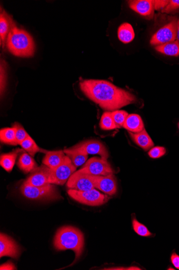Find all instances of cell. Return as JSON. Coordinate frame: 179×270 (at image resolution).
Returning <instances> with one entry per match:
<instances>
[{
    "label": "cell",
    "instance_id": "cell-1",
    "mask_svg": "<svg viewBox=\"0 0 179 270\" xmlns=\"http://www.w3.org/2000/svg\"><path fill=\"white\" fill-rule=\"evenodd\" d=\"M80 88L86 97L106 111H116L138 101L130 92L104 80H83Z\"/></svg>",
    "mask_w": 179,
    "mask_h": 270
},
{
    "label": "cell",
    "instance_id": "cell-2",
    "mask_svg": "<svg viewBox=\"0 0 179 270\" xmlns=\"http://www.w3.org/2000/svg\"><path fill=\"white\" fill-rule=\"evenodd\" d=\"M5 46L11 54L19 58H31L35 51V43L31 35L18 28L15 23L12 25Z\"/></svg>",
    "mask_w": 179,
    "mask_h": 270
},
{
    "label": "cell",
    "instance_id": "cell-3",
    "mask_svg": "<svg viewBox=\"0 0 179 270\" xmlns=\"http://www.w3.org/2000/svg\"><path fill=\"white\" fill-rule=\"evenodd\" d=\"M54 246L58 251L73 250L75 253L74 263L80 258L84 250V234L75 227L62 226L56 232Z\"/></svg>",
    "mask_w": 179,
    "mask_h": 270
},
{
    "label": "cell",
    "instance_id": "cell-4",
    "mask_svg": "<svg viewBox=\"0 0 179 270\" xmlns=\"http://www.w3.org/2000/svg\"><path fill=\"white\" fill-rule=\"evenodd\" d=\"M20 190L21 194L32 200L52 201L58 200L61 197L58 189L51 183L41 187L27 186L23 184Z\"/></svg>",
    "mask_w": 179,
    "mask_h": 270
},
{
    "label": "cell",
    "instance_id": "cell-5",
    "mask_svg": "<svg viewBox=\"0 0 179 270\" xmlns=\"http://www.w3.org/2000/svg\"><path fill=\"white\" fill-rule=\"evenodd\" d=\"M68 195L75 201L90 206H99L106 203L110 197L103 194L95 189L81 191L74 189L68 190Z\"/></svg>",
    "mask_w": 179,
    "mask_h": 270
},
{
    "label": "cell",
    "instance_id": "cell-6",
    "mask_svg": "<svg viewBox=\"0 0 179 270\" xmlns=\"http://www.w3.org/2000/svg\"><path fill=\"white\" fill-rule=\"evenodd\" d=\"M76 168L66 156L65 160L60 166L54 169H51L49 177L50 183L63 185L75 173Z\"/></svg>",
    "mask_w": 179,
    "mask_h": 270
},
{
    "label": "cell",
    "instance_id": "cell-7",
    "mask_svg": "<svg viewBox=\"0 0 179 270\" xmlns=\"http://www.w3.org/2000/svg\"><path fill=\"white\" fill-rule=\"evenodd\" d=\"M178 20L176 18L172 20L170 22L161 28L154 34L150 44L152 46H160L173 42L177 40V29Z\"/></svg>",
    "mask_w": 179,
    "mask_h": 270
},
{
    "label": "cell",
    "instance_id": "cell-8",
    "mask_svg": "<svg viewBox=\"0 0 179 270\" xmlns=\"http://www.w3.org/2000/svg\"><path fill=\"white\" fill-rule=\"evenodd\" d=\"M96 175L81 173H73L67 183L68 188L78 191H85L95 188Z\"/></svg>",
    "mask_w": 179,
    "mask_h": 270
},
{
    "label": "cell",
    "instance_id": "cell-9",
    "mask_svg": "<svg viewBox=\"0 0 179 270\" xmlns=\"http://www.w3.org/2000/svg\"><path fill=\"white\" fill-rule=\"evenodd\" d=\"M78 171L96 176H106L113 173L108 161L97 157L90 159Z\"/></svg>",
    "mask_w": 179,
    "mask_h": 270
},
{
    "label": "cell",
    "instance_id": "cell-10",
    "mask_svg": "<svg viewBox=\"0 0 179 270\" xmlns=\"http://www.w3.org/2000/svg\"><path fill=\"white\" fill-rule=\"evenodd\" d=\"M51 169L46 165H41L34 169L30 176L23 183L27 186L41 187L50 184L49 177Z\"/></svg>",
    "mask_w": 179,
    "mask_h": 270
},
{
    "label": "cell",
    "instance_id": "cell-11",
    "mask_svg": "<svg viewBox=\"0 0 179 270\" xmlns=\"http://www.w3.org/2000/svg\"><path fill=\"white\" fill-rule=\"evenodd\" d=\"M76 148L87 154H98L101 158L107 160L109 154L106 147L101 142L96 140L84 141L75 146Z\"/></svg>",
    "mask_w": 179,
    "mask_h": 270
},
{
    "label": "cell",
    "instance_id": "cell-12",
    "mask_svg": "<svg viewBox=\"0 0 179 270\" xmlns=\"http://www.w3.org/2000/svg\"><path fill=\"white\" fill-rule=\"evenodd\" d=\"M20 254L19 246L16 241L6 234H0V257H10L18 259Z\"/></svg>",
    "mask_w": 179,
    "mask_h": 270
},
{
    "label": "cell",
    "instance_id": "cell-13",
    "mask_svg": "<svg viewBox=\"0 0 179 270\" xmlns=\"http://www.w3.org/2000/svg\"><path fill=\"white\" fill-rule=\"evenodd\" d=\"M95 188L110 196L115 194L117 191L115 176L113 173L106 176H96Z\"/></svg>",
    "mask_w": 179,
    "mask_h": 270
},
{
    "label": "cell",
    "instance_id": "cell-14",
    "mask_svg": "<svg viewBox=\"0 0 179 270\" xmlns=\"http://www.w3.org/2000/svg\"><path fill=\"white\" fill-rule=\"evenodd\" d=\"M129 6L141 16L152 19L154 14V6L152 0H132L128 2Z\"/></svg>",
    "mask_w": 179,
    "mask_h": 270
},
{
    "label": "cell",
    "instance_id": "cell-15",
    "mask_svg": "<svg viewBox=\"0 0 179 270\" xmlns=\"http://www.w3.org/2000/svg\"><path fill=\"white\" fill-rule=\"evenodd\" d=\"M129 134L134 143L145 151L150 150L154 146L152 139L145 129L139 133H134L129 132Z\"/></svg>",
    "mask_w": 179,
    "mask_h": 270
},
{
    "label": "cell",
    "instance_id": "cell-16",
    "mask_svg": "<svg viewBox=\"0 0 179 270\" xmlns=\"http://www.w3.org/2000/svg\"><path fill=\"white\" fill-rule=\"evenodd\" d=\"M66 157L64 151H48L42 160V163L49 168L54 169L60 166Z\"/></svg>",
    "mask_w": 179,
    "mask_h": 270
},
{
    "label": "cell",
    "instance_id": "cell-17",
    "mask_svg": "<svg viewBox=\"0 0 179 270\" xmlns=\"http://www.w3.org/2000/svg\"><path fill=\"white\" fill-rule=\"evenodd\" d=\"M123 127L132 133H139L145 129L141 116L137 114L129 115L125 121Z\"/></svg>",
    "mask_w": 179,
    "mask_h": 270
},
{
    "label": "cell",
    "instance_id": "cell-18",
    "mask_svg": "<svg viewBox=\"0 0 179 270\" xmlns=\"http://www.w3.org/2000/svg\"><path fill=\"white\" fill-rule=\"evenodd\" d=\"M13 21L4 11H2L0 15V38L1 45L4 47L7 37L11 30Z\"/></svg>",
    "mask_w": 179,
    "mask_h": 270
},
{
    "label": "cell",
    "instance_id": "cell-19",
    "mask_svg": "<svg viewBox=\"0 0 179 270\" xmlns=\"http://www.w3.org/2000/svg\"><path fill=\"white\" fill-rule=\"evenodd\" d=\"M63 151L76 167L84 165L88 158V154L78 150L75 146L65 149Z\"/></svg>",
    "mask_w": 179,
    "mask_h": 270
},
{
    "label": "cell",
    "instance_id": "cell-20",
    "mask_svg": "<svg viewBox=\"0 0 179 270\" xmlns=\"http://www.w3.org/2000/svg\"><path fill=\"white\" fill-rule=\"evenodd\" d=\"M17 165L21 171L25 174L32 173L38 167L37 163L33 159L32 156L25 152H23L19 156Z\"/></svg>",
    "mask_w": 179,
    "mask_h": 270
},
{
    "label": "cell",
    "instance_id": "cell-21",
    "mask_svg": "<svg viewBox=\"0 0 179 270\" xmlns=\"http://www.w3.org/2000/svg\"><path fill=\"white\" fill-rule=\"evenodd\" d=\"M119 40L125 44L131 42L135 38V33L132 25L128 23L122 24L118 28Z\"/></svg>",
    "mask_w": 179,
    "mask_h": 270
},
{
    "label": "cell",
    "instance_id": "cell-22",
    "mask_svg": "<svg viewBox=\"0 0 179 270\" xmlns=\"http://www.w3.org/2000/svg\"><path fill=\"white\" fill-rule=\"evenodd\" d=\"M20 152H22V150L18 149V150L12 152L1 155V159H0V165L6 172H10L11 171L15 164L17 156Z\"/></svg>",
    "mask_w": 179,
    "mask_h": 270
},
{
    "label": "cell",
    "instance_id": "cell-23",
    "mask_svg": "<svg viewBox=\"0 0 179 270\" xmlns=\"http://www.w3.org/2000/svg\"><path fill=\"white\" fill-rule=\"evenodd\" d=\"M155 49L157 52L168 56L176 57L179 56V43L177 40L157 46L155 47Z\"/></svg>",
    "mask_w": 179,
    "mask_h": 270
},
{
    "label": "cell",
    "instance_id": "cell-24",
    "mask_svg": "<svg viewBox=\"0 0 179 270\" xmlns=\"http://www.w3.org/2000/svg\"><path fill=\"white\" fill-rule=\"evenodd\" d=\"M0 139L2 143L12 145L16 146L18 145L16 137L15 130L13 127L4 128L0 131Z\"/></svg>",
    "mask_w": 179,
    "mask_h": 270
},
{
    "label": "cell",
    "instance_id": "cell-25",
    "mask_svg": "<svg viewBox=\"0 0 179 270\" xmlns=\"http://www.w3.org/2000/svg\"><path fill=\"white\" fill-rule=\"evenodd\" d=\"M24 150L30 155L32 157H34L35 154L38 152H46L48 151L44 150H41L39 148L35 141L29 136L19 144Z\"/></svg>",
    "mask_w": 179,
    "mask_h": 270
},
{
    "label": "cell",
    "instance_id": "cell-26",
    "mask_svg": "<svg viewBox=\"0 0 179 270\" xmlns=\"http://www.w3.org/2000/svg\"><path fill=\"white\" fill-rule=\"evenodd\" d=\"M100 127L105 131H109L117 129L112 116V112L106 111L104 113L100 122Z\"/></svg>",
    "mask_w": 179,
    "mask_h": 270
},
{
    "label": "cell",
    "instance_id": "cell-27",
    "mask_svg": "<svg viewBox=\"0 0 179 270\" xmlns=\"http://www.w3.org/2000/svg\"><path fill=\"white\" fill-rule=\"evenodd\" d=\"M132 224L134 231L139 235L142 237H150L153 235L147 227L139 222L135 217L133 218Z\"/></svg>",
    "mask_w": 179,
    "mask_h": 270
},
{
    "label": "cell",
    "instance_id": "cell-28",
    "mask_svg": "<svg viewBox=\"0 0 179 270\" xmlns=\"http://www.w3.org/2000/svg\"><path fill=\"white\" fill-rule=\"evenodd\" d=\"M128 113L124 110H116L112 112V116L117 128L123 127Z\"/></svg>",
    "mask_w": 179,
    "mask_h": 270
},
{
    "label": "cell",
    "instance_id": "cell-29",
    "mask_svg": "<svg viewBox=\"0 0 179 270\" xmlns=\"http://www.w3.org/2000/svg\"><path fill=\"white\" fill-rule=\"evenodd\" d=\"M12 127L15 130L16 137L18 145L30 136L26 132L24 127L18 123H14L12 125Z\"/></svg>",
    "mask_w": 179,
    "mask_h": 270
},
{
    "label": "cell",
    "instance_id": "cell-30",
    "mask_svg": "<svg viewBox=\"0 0 179 270\" xmlns=\"http://www.w3.org/2000/svg\"><path fill=\"white\" fill-rule=\"evenodd\" d=\"M167 154V149L162 146H156L150 149L148 155L152 159H159Z\"/></svg>",
    "mask_w": 179,
    "mask_h": 270
},
{
    "label": "cell",
    "instance_id": "cell-31",
    "mask_svg": "<svg viewBox=\"0 0 179 270\" xmlns=\"http://www.w3.org/2000/svg\"><path fill=\"white\" fill-rule=\"evenodd\" d=\"M179 9V0H171L169 4L162 10V13H170Z\"/></svg>",
    "mask_w": 179,
    "mask_h": 270
},
{
    "label": "cell",
    "instance_id": "cell-32",
    "mask_svg": "<svg viewBox=\"0 0 179 270\" xmlns=\"http://www.w3.org/2000/svg\"><path fill=\"white\" fill-rule=\"evenodd\" d=\"M169 2L167 1V0H163V1L162 0H155V1H153L155 10H163L166 8Z\"/></svg>",
    "mask_w": 179,
    "mask_h": 270
},
{
    "label": "cell",
    "instance_id": "cell-33",
    "mask_svg": "<svg viewBox=\"0 0 179 270\" xmlns=\"http://www.w3.org/2000/svg\"><path fill=\"white\" fill-rule=\"evenodd\" d=\"M170 261L176 268L179 270V255L175 251L171 254Z\"/></svg>",
    "mask_w": 179,
    "mask_h": 270
},
{
    "label": "cell",
    "instance_id": "cell-34",
    "mask_svg": "<svg viewBox=\"0 0 179 270\" xmlns=\"http://www.w3.org/2000/svg\"><path fill=\"white\" fill-rule=\"evenodd\" d=\"M0 269H16V267L14 265L12 262H6V263L2 264L0 267Z\"/></svg>",
    "mask_w": 179,
    "mask_h": 270
},
{
    "label": "cell",
    "instance_id": "cell-35",
    "mask_svg": "<svg viewBox=\"0 0 179 270\" xmlns=\"http://www.w3.org/2000/svg\"><path fill=\"white\" fill-rule=\"evenodd\" d=\"M177 40L179 43V20H178L177 22Z\"/></svg>",
    "mask_w": 179,
    "mask_h": 270
},
{
    "label": "cell",
    "instance_id": "cell-36",
    "mask_svg": "<svg viewBox=\"0 0 179 270\" xmlns=\"http://www.w3.org/2000/svg\"><path fill=\"white\" fill-rule=\"evenodd\" d=\"M168 269H174L173 268H172V267H169V268H168Z\"/></svg>",
    "mask_w": 179,
    "mask_h": 270
},
{
    "label": "cell",
    "instance_id": "cell-37",
    "mask_svg": "<svg viewBox=\"0 0 179 270\" xmlns=\"http://www.w3.org/2000/svg\"><path fill=\"white\" fill-rule=\"evenodd\" d=\"M178 129H179V122L178 124Z\"/></svg>",
    "mask_w": 179,
    "mask_h": 270
}]
</instances>
